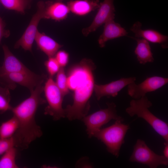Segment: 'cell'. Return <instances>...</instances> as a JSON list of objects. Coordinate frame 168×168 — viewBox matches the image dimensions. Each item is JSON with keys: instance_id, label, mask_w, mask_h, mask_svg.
Listing matches in <instances>:
<instances>
[{"instance_id": "cell-20", "label": "cell", "mask_w": 168, "mask_h": 168, "mask_svg": "<svg viewBox=\"0 0 168 168\" xmlns=\"http://www.w3.org/2000/svg\"><path fill=\"white\" fill-rule=\"evenodd\" d=\"M18 122L13 115L8 120L3 122L0 125V138H5L13 136L18 128Z\"/></svg>"}, {"instance_id": "cell-26", "label": "cell", "mask_w": 168, "mask_h": 168, "mask_svg": "<svg viewBox=\"0 0 168 168\" xmlns=\"http://www.w3.org/2000/svg\"><path fill=\"white\" fill-rule=\"evenodd\" d=\"M15 147L13 137L8 138H0V156L13 147Z\"/></svg>"}, {"instance_id": "cell-2", "label": "cell", "mask_w": 168, "mask_h": 168, "mask_svg": "<svg viewBox=\"0 0 168 168\" xmlns=\"http://www.w3.org/2000/svg\"><path fill=\"white\" fill-rule=\"evenodd\" d=\"M43 90L41 85L37 86L28 98L12 108L11 110L19 124L13 136L16 147L27 149L32 142L43 134L41 127L35 121V115L39 107L46 102L41 96Z\"/></svg>"}, {"instance_id": "cell-10", "label": "cell", "mask_w": 168, "mask_h": 168, "mask_svg": "<svg viewBox=\"0 0 168 168\" xmlns=\"http://www.w3.org/2000/svg\"><path fill=\"white\" fill-rule=\"evenodd\" d=\"M168 78L154 76L147 77L141 83L137 84L133 82L128 85V94L133 99L138 100L166 85Z\"/></svg>"}, {"instance_id": "cell-17", "label": "cell", "mask_w": 168, "mask_h": 168, "mask_svg": "<svg viewBox=\"0 0 168 168\" xmlns=\"http://www.w3.org/2000/svg\"><path fill=\"white\" fill-rule=\"evenodd\" d=\"M35 40L38 47L44 52L48 58L54 57L58 49L63 45L58 44L49 36L37 30Z\"/></svg>"}, {"instance_id": "cell-4", "label": "cell", "mask_w": 168, "mask_h": 168, "mask_svg": "<svg viewBox=\"0 0 168 168\" xmlns=\"http://www.w3.org/2000/svg\"><path fill=\"white\" fill-rule=\"evenodd\" d=\"M123 119L115 120L112 125L101 128L94 137L100 140L106 146L108 152L116 157H119L120 148L124 142V138L129 125L122 123Z\"/></svg>"}, {"instance_id": "cell-13", "label": "cell", "mask_w": 168, "mask_h": 168, "mask_svg": "<svg viewBox=\"0 0 168 168\" xmlns=\"http://www.w3.org/2000/svg\"><path fill=\"white\" fill-rule=\"evenodd\" d=\"M142 24L136 21L130 28V30L134 34L135 37L144 39L152 43L158 44L163 49L168 48V36L163 35L153 29H142Z\"/></svg>"}, {"instance_id": "cell-29", "label": "cell", "mask_w": 168, "mask_h": 168, "mask_svg": "<svg viewBox=\"0 0 168 168\" xmlns=\"http://www.w3.org/2000/svg\"><path fill=\"white\" fill-rule=\"evenodd\" d=\"M88 160L86 157H84L81 158L77 162L76 165L78 166L79 165L80 166L85 167H91L92 166L90 163L88 162Z\"/></svg>"}, {"instance_id": "cell-3", "label": "cell", "mask_w": 168, "mask_h": 168, "mask_svg": "<svg viewBox=\"0 0 168 168\" xmlns=\"http://www.w3.org/2000/svg\"><path fill=\"white\" fill-rule=\"evenodd\" d=\"M152 104L145 96L139 99L131 100L129 106L126 108L125 111L131 117L136 115L144 119L162 137L165 142H168V124L150 111L148 109Z\"/></svg>"}, {"instance_id": "cell-7", "label": "cell", "mask_w": 168, "mask_h": 168, "mask_svg": "<svg viewBox=\"0 0 168 168\" xmlns=\"http://www.w3.org/2000/svg\"><path fill=\"white\" fill-rule=\"evenodd\" d=\"M44 91L48 103L44 109V114L52 116L55 120L66 117L65 110L62 107L64 96L52 77H49L46 79Z\"/></svg>"}, {"instance_id": "cell-12", "label": "cell", "mask_w": 168, "mask_h": 168, "mask_svg": "<svg viewBox=\"0 0 168 168\" xmlns=\"http://www.w3.org/2000/svg\"><path fill=\"white\" fill-rule=\"evenodd\" d=\"M136 79L135 77H123L105 84H95L94 91L97 99L99 100L104 96L116 97L122 89Z\"/></svg>"}, {"instance_id": "cell-14", "label": "cell", "mask_w": 168, "mask_h": 168, "mask_svg": "<svg viewBox=\"0 0 168 168\" xmlns=\"http://www.w3.org/2000/svg\"><path fill=\"white\" fill-rule=\"evenodd\" d=\"M128 34L125 29L120 24L115 22L114 19L109 20L104 24L103 32L98 39L99 46L103 48L108 40L127 36Z\"/></svg>"}, {"instance_id": "cell-11", "label": "cell", "mask_w": 168, "mask_h": 168, "mask_svg": "<svg viewBox=\"0 0 168 168\" xmlns=\"http://www.w3.org/2000/svg\"><path fill=\"white\" fill-rule=\"evenodd\" d=\"M114 0H104L100 3L97 12L91 24L82 30V34L87 36L91 33L95 31L107 21L115 18V11Z\"/></svg>"}, {"instance_id": "cell-15", "label": "cell", "mask_w": 168, "mask_h": 168, "mask_svg": "<svg viewBox=\"0 0 168 168\" xmlns=\"http://www.w3.org/2000/svg\"><path fill=\"white\" fill-rule=\"evenodd\" d=\"M2 49L4 58L2 65L0 66V74L12 72L31 71L12 54L7 46L3 45Z\"/></svg>"}, {"instance_id": "cell-18", "label": "cell", "mask_w": 168, "mask_h": 168, "mask_svg": "<svg viewBox=\"0 0 168 168\" xmlns=\"http://www.w3.org/2000/svg\"><path fill=\"white\" fill-rule=\"evenodd\" d=\"M100 3L99 0H72L68 2L67 5L70 12L83 16L98 9Z\"/></svg>"}, {"instance_id": "cell-28", "label": "cell", "mask_w": 168, "mask_h": 168, "mask_svg": "<svg viewBox=\"0 0 168 168\" xmlns=\"http://www.w3.org/2000/svg\"><path fill=\"white\" fill-rule=\"evenodd\" d=\"M9 35V31L5 29V25L2 18L0 17V43L2 38L7 37Z\"/></svg>"}, {"instance_id": "cell-16", "label": "cell", "mask_w": 168, "mask_h": 168, "mask_svg": "<svg viewBox=\"0 0 168 168\" xmlns=\"http://www.w3.org/2000/svg\"><path fill=\"white\" fill-rule=\"evenodd\" d=\"M44 18L60 21L66 19L70 12L67 5L62 2H45Z\"/></svg>"}, {"instance_id": "cell-22", "label": "cell", "mask_w": 168, "mask_h": 168, "mask_svg": "<svg viewBox=\"0 0 168 168\" xmlns=\"http://www.w3.org/2000/svg\"><path fill=\"white\" fill-rule=\"evenodd\" d=\"M17 149L15 147L10 149L2 155L0 158V168H18L16 158Z\"/></svg>"}, {"instance_id": "cell-1", "label": "cell", "mask_w": 168, "mask_h": 168, "mask_svg": "<svg viewBox=\"0 0 168 168\" xmlns=\"http://www.w3.org/2000/svg\"><path fill=\"white\" fill-rule=\"evenodd\" d=\"M96 68L91 59L84 58L68 69V85L73 91V102L64 110L69 120L82 119L87 115L90 108L89 99L95 84L93 71Z\"/></svg>"}, {"instance_id": "cell-19", "label": "cell", "mask_w": 168, "mask_h": 168, "mask_svg": "<svg viewBox=\"0 0 168 168\" xmlns=\"http://www.w3.org/2000/svg\"><path fill=\"white\" fill-rule=\"evenodd\" d=\"M129 37L137 41V45L134 52L139 63L144 65L147 63L153 62L154 59L149 42L142 38H137L131 36Z\"/></svg>"}, {"instance_id": "cell-21", "label": "cell", "mask_w": 168, "mask_h": 168, "mask_svg": "<svg viewBox=\"0 0 168 168\" xmlns=\"http://www.w3.org/2000/svg\"><path fill=\"white\" fill-rule=\"evenodd\" d=\"M31 0H0L6 9L24 13L30 5Z\"/></svg>"}, {"instance_id": "cell-27", "label": "cell", "mask_w": 168, "mask_h": 168, "mask_svg": "<svg viewBox=\"0 0 168 168\" xmlns=\"http://www.w3.org/2000/svg\"><path fill=\"white\" fill-rule=\"evenodd\" d=\"M61 67H65L68 63L69 59V55L65 50L58 51L54 56Z\"/></svg>"}, {"instance_id": "cell-9", "label": "cell", "mask_w": 168, "mask_h": 168, "mask_svg": "<svg viewBox=\"0 0 168 168\" xmlns=\"http://www.w3.org/2000/svg\"><path fill=\"white\" fill-rule=\"evenodd\" d=\"M45 3L40 1L37 3V10L33 16L30 23L21 38L15 44V48L21 47L25 50L32 52V47L38 30L40 21L44 18Z\"/></svg>"}, {"instance_id": "cell-24", "label": "cell", "mask_w": 168, "mask_h": 168, "mask_svg": "<svg viewBox=\"0 0 168 168\" xmlns=\"http://www.w3.org/2000/svg\"><path fill=\"white\" fill-rule=\"evenodd\" d=\"M55 82L64 97L69 93L67 77L64 67H60L57 73Z\"/></svg>"}, {"instance_id": "cell-30", "label": "cell", "mask_w": 168, "mask_h": 168, "mask_svg": "<svg viewBox=\"0 0 168 168\" xmlns=\"http://www.w3.org/2000/svg\"><path fill=\"white\" fill-rule=\"evenodd\" d=\"M165 147L163 151V156L168 158V142H165Z\"/></svg>"}, {"instance_id": "cell-25", "label": "cell", "mask_w": 168, "mask_h": 168, "mask_svg": "<svg viewBox=\"0 0 168 168\" xmlns=\"http://www.w3.org/2000/svg\"><path fill=\"white\" fill-rule=\"evenodd\" d=\"M49 77H52L59 70L60 66L54 57L49 58L44 63Z\"/></svg>"}, {"instance_id": "cell-8", "label": "cell", "mask_w": 168, "mask_h": 168, "mask_svg": "<svg viewBox=\"0 0 168 168\" xmlns=\"http://www.w3.org/2000/svg\"><path fill=\"white\" fill-rule=\"evenodd\" d=\"M129 161L146 165L150 168H156L160 165H168V158L155 153L144 141L141 139H137Z\"/></svg>"}, {"instance_id": "cell-23", "label": "cell", "mask_w": 168, "mask_h": 168, "mask_svg": "<svg viewBox=\"0 0 168 168\" xmlns=\"http://www.w3.org/2000/svg\"><path fill=\"white\" fill-rule=\"evenodd\" d=\"M9 90L0 85V114L11 110L12 107L10 104L11 95Z\"/></svg>"}, {"instance_id": "cell-31", "label": "cell", "mask_w": 168, "mask_h": 168, "mask_svg": "<svg viewBox=\"0 0 168 168\" xmlns=\"http://www.w3.org/2000/svg\"><path fill=\"white\" fill-rule=\"evenodd\" d=\"M56 1L62 2L63 0H56Z\"/></svg>"}, {"instance_id": "cell-5", "label": "cell", "mask_w": 168, "mask_h": 168, "mask_svg": "<svg viewBox=\"0 0 168 168\" xmlns=\"http://www.w3.org/2000/svg\"><path fill=\"white\" fill-rule=\"evenodd\" d=\"M47 79L46 75H38L31 71L16 72L0 74V85L9 89L14 90L17 84L27 87L32 92L39 84Z\"/></svg>"}, {"instance_id": "cell-6", "label": "cell", "mask_w": 168, "mask_h": 168, "mask_svg": "<svg viewBox=\"0 0 168 168\" xmlns=\"http://www.w3.org/2000/svg\"><path fill=\"white\" fill-rule=\"evenodd\" d=\"M107 108L86 115L81 119L86 127L87 133L89 138L94 137L102 126L111 120L123 119L117 114L116 106L114 102H107Z\"/></svg>"}]
</instances>
